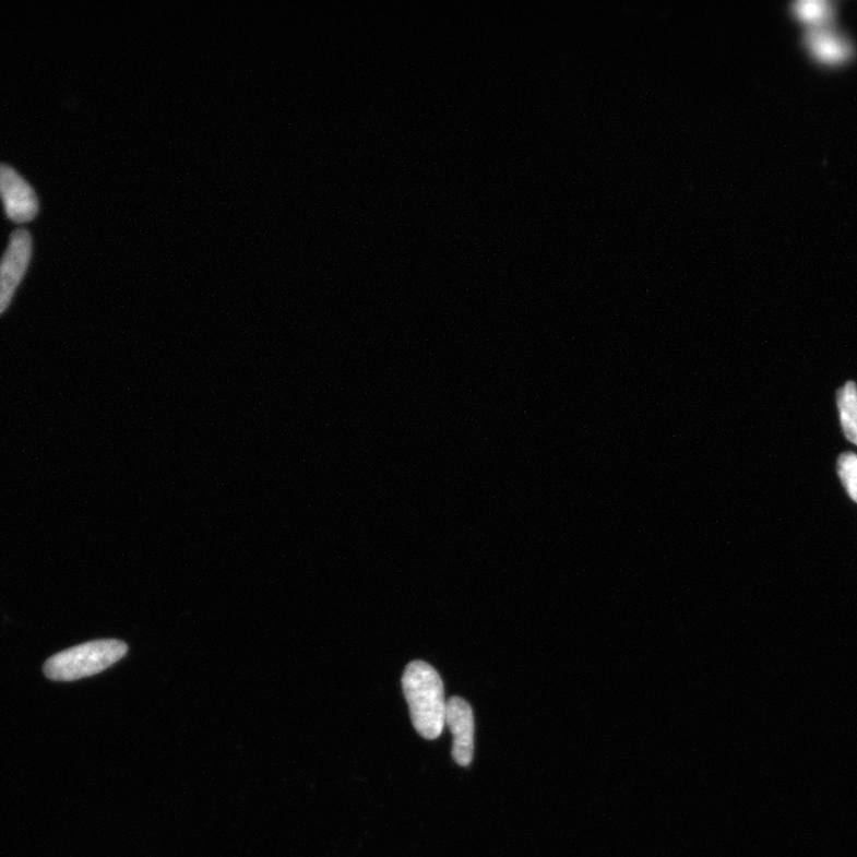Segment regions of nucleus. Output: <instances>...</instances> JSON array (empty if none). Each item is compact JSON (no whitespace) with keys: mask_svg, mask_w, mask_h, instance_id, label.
Returning <instances> with one entry per match:
<instances>
[{"mask_svg":"<svg viewBox=\"0 0 857 857\" xmlns=\"http://www.w3.org/2000/svg\"><path fill=\"white\" fill-rule=\"evenodd\" d=\"M837 406L841 425L848 441L857 445V386L848 381L837 391Z\"/></svg>","mask_w":857,"mask_h":857,"instance_id":"0eeeda50","label":"nucleus"},{"mask_svg":"<svg viewBox=\"0 0 857 857\" xmlns=\"http://www.w3.org/2000/svg\"><path fill=\"white\" fill-rule=\"evenodd\" d=\"M445 725L454 738L452 755L461 767L469 766L474 755L476 723L471 705L465 699L452 697L445 706Z\"/></svg>","mask_w":857,"mask_h":857,"instance_id":"39448f33","label":"nucleus"},{"mask_svg":"<svg viewBox=\"0 0 857 857\" xmlns=\"http://www.w3.org/2000/svg\"><path fill=\"white\" fill-rule=\"evenodd\" d=\"M128 653V644L118 640L87 642L51 656L45 675L55 681H75L102 674Z\"/></svg>","mask_w":857,"mask_h":857,"instance_id":"f03ea898","label":"nucleus"},{"mask_svg":"<svg viewBox=\"0 0 857 857\" xmlns=\"http://www.w3.org/2000/svg\"><path fill=\"white\" fill-rule=\"evenodd\" d=\"M794 9L799 17L813 24L828 21L834 11L832 4L828 2H798L794 4Z\"/></svg>","mask_w":857,"mask_h":857,"instance_id":"1a4fd4ad","label":"nucleus"},{"mask_svg":"<svg viewBox=\"0 0 857 857\" xmlns=\"http://www.w3.org/2000/svg\"><path fill=\"white\" fill-rule=\"evenodd\" d=\"M837 472L849 497L857 503V455L845 453L838 457Z\"/></svg>","mask_w":857,"mask_h":857,"instance_id":"6e6552de","label":"nucleus"},{"mask_svg":"<svg viewBox=\"0 0 857 857\" xmlns=\"http://www.w3.org/2000/svg\"><path fill=\"white\" fill-rule=\"evenodd\" d=\"M0 198L13 222H31L38 213V198L31 183L4 164H0Z\"/></svg>","mask_w":857,"mask_h":857,"instance_id":"20e7f679","label":"nucleus"},{"mask_svg":"<svg viewBox=\"0 0 857 857\" xmlns=\"http://www.w3.org/2000/svg\"><path fill=\"white\" fill-rule=\"evenodd\" d=\"M804 39L811 55L825 62L847 60L853 52L849 39L825 22L810 26Z\"/></svg>","mask_w":857,"mask_h":857,"instance_id":"423d86ee","label":"nucleus"},{"mask_svg":"<svg viewBox=\"0 0 857 857\" xmlns=\"http://www.w3.org/2000/svg\"><path fill=\"white\" fill-rule=\"evenodd\" d=\"M32 253L33 240L29 231L19 229L13 233L7 252L0 261V314L10 306L28 270Z\"/></svg>","mask_w":857,"mask_h":857,"instance_id":"7ed1b4c3","label":"nucleus"},{"mask_svg":"<svg viewBox=\"0 0 857 857\" xmlns=\"http://www.w3.org/2000/svg\"><path fill=\"white\" fill-rule=\"evenodd\" d=\"M403 691L416 731L426 740H437L445 725L443 682L438 670L424 662L405 668Z\"/></svg>","mask_w":857,"mask_h":857,"instance_id":"f257e3e1","label":"nucleus"}]
</instances>
